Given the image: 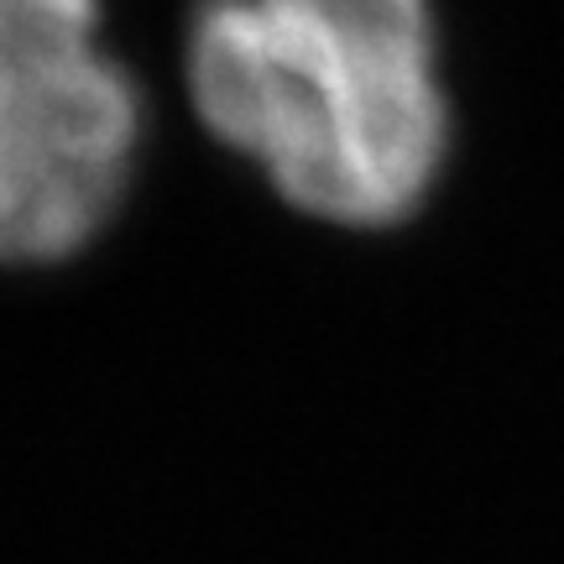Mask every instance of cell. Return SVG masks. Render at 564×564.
<instances>
[{
  "label": "cell",
  "mask_w": 564,
  "mask_h": 564,
  "mask_svg": "<svg viewBox=\"0 0 564 564\" xmlns=\"http://www.w3.org/2000/svg\"><path fill=\"white\" fill-rule=\"evenodd\" d=\"M95 0H0V262L68 257L121 199L137 95Z\"/></svg>",
  "instance_id": "7a4b0ae2"
},
{
  "label": "cell",
  "mask_w": 564,
  "mask_h": 564,
  "mask_svg": "<svg viewBox=\"0 0 564 564\" xmlns=\"http://www.w3.org/2000/svg\"><path fill=\"white\" fill-rule=\"evenodd\" d=\"M188 89L215 137L324 220H403L444 158L423 0H204Z\"/></svg>",
  "instance_id": "6da1fadb"
}]
</instances>
